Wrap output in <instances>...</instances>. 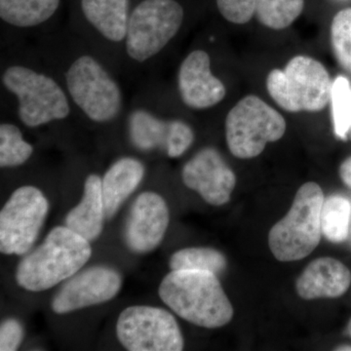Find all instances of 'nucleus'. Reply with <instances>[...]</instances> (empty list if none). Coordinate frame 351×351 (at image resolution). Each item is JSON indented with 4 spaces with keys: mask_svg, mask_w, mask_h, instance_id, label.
I'll return each instance as SVG.
<instances>
[{
    "mask_svg": "<svg viewBox=\"0 0 351 351\" xmlns=\"http://www.w3.org/2000/svg\"><path fill=\"white\" fill-rule=\"evenodd\" d=\"M158 294L177 315L196 326L223 327L234 314L218 276L212 272L172 270L161 281Z\"/></svg>",
    "mask_w": 351,
    "mask_h": 351,
    "instance_id": "obj_1",
    "label": "nucleus"
},
{
    "mask_svg": "<svg viewBox=\"0 0 351 351\" xmlns=\"http://www.w3.org/2000/svg\"><path fill=\"white\" fill-rule=\"evenodd\" d=\"M90 242L66 226L53 228L43 243L22 258L16 271L18 285L29 292L55 287L86 265Z\"/></svg>",
    "mask_w": 351,
    "mask_h": 351,
    "instance_id": "obj_2",
    "label": "nucleus"
},
{
    "mask_svg": "<svg viewBox=\"0 0 351 351\" xmlns=\"http://www.w3.org/2000/svg\"><path fill=\"white\" fill-rule=\"evenodd\" d=\"M324 199L316 182H306L299 189L287 215L269 232V249L276 260L295 262L315 250L322 235L321 210Z\"/></svg>",
    "mask_w": 351,
    "mask_h": 351,
    "instance_id": "obj_3",
    "label": "nucleus"
},
{
    "mask_svg": "<svg viewBox=\"0 0 351 351\" xmlns=\"http://www.w3.org/2000/svg\"><path fill=\"white\" fill-rule=\"evenodd\" d=\"M3 86L18 101L19 119L29 128L66 119L71 114L69 97L57 80L22 64H13L2 73Z\"/></svg>",
    "mask_w": 351,
    "mask_h": 351,
    "instance_id": "obj_4",
    "label": "nucleus"
},
{
    "mask_svg": "<svg viewBox=\"0 0 351 351\" xmlns=\"http://www.w3.org/2000/svg\"><path fill=\"white\" fill-rule=\"evenodd\" d=\"M69 99L95 123H108L119 117L123 94L119 82L98 59L89 54L73 60L64 73Z\"/></svg>",
    "mask_w": 351,
    "mask_h": 351,
    "instance_id": "obj_5",
    "label": "nucleus"
},
{
    "mask_svg": "<svg viewBox=\"0 0 351 351\" xmlns=\"http://www.w3.org/2000/svg\"><path fill=\"white\" fill-rule=\"evenodd\" d=\"M329 73L311 57L291 59L284 71L274 69L267 75V91L279 107L290 112H320L330 101Z\"/></svg>",
    "mask_w": 351,
    "mask_h": 351,
    "instance_id": "obj_6",
    "label": "nucleus"
},
{
    "mask_svg": "<svg viewBox=\"0 0 351 351\" xmlns=\"http://www.w3.org/2000/svg\"><path fill=\"white\" fill-rule=\"evenodd\" d=\"M184 19V8L177 0H141L129 17L127 55L138 64L154 59L177 36Z\"/></svg>",
    "mask_w": 351,
    "mask_h": 351,
    "instance_id": "obj_7",
    "label": "nucleus"
},
{
    "mask_svg": "<svg viewBox=\"0 0 351 351\" xmlns=\"http://www.w3.org/2000/svg\"><path fill=\"white\" fill-rule=\"evenodd\" d=\"M285 131L282 115L253 95L239 101L226 119V143L237 158L260 156L265 145L280 140Z\"/></svg>",
    "mask_w": 351,
    "mask_h": 351,
    "instance_id": "obj_8",
    "label": "nucleus"
},
{
    "mask_svg": "<svg viewBox=\"0 0 351 351\" xmlns=\"http://www.w3.org/2000/svg\"><path fill=\"white\" fill-rule=\"evenodd\" d=\"M49 202L40 189L23 186L16 189L0 212V252L22 256L38 239Z\"/></svg>",
    "mask_w": 351,
    "mask_h": 351,
    "instance_id": "obj_9",
    "label": "nucleus"
},
{
    "mask_svg": "<svg viewBox=\"0 0 351 351\" xmlns=\"http://www.w3.org/2000/svg\"><path fill=\"white\" fill-rule=\"evenodd\" d=\"M117 335L130 351H181L184 346L177 320L160 307H127L117 319Z\"/></svg>",
    "mask_w": 351,
    "mask_h": 351,
    "instance_id": "obj_10",
    "label": "nucleus"
},
{
    "mask_svg": "<svg viewBox=\"0 0 351 351\" xmlns=\"http://www.w3.org/2000/svg\"><path fill=\"white\" fill-rule=\"evenodd\" d=\"M122 287V276L108 265H94L69 277L51 301L57 314H66L110 302Z\"/></svg>",
    "mask_w": 351,
    "mask_h": 351,
    "instance_id": "obj_11",
    "label": "nucleus"
},
{
    "mask_svg": "<svg viewBox=\"0 0 351 351\" xmlns=\"http://www.w3.org/2000/svg\"><path fill=\"white\" fill-rule=\"evenodd\" d=\"M169 221V208L162 196L154 191L141 193L127 217L124 228L127 247L133 253H151L162 242Z\"/></svg>",
    "mask_w": 351,
    "mask_h": 351,
    "instance_id": "obj_12",
    "label": "nucleus"
},
{
    "mask_svg": "<svg viewBox=\"0 0 351 351\" xmlns=\"http://www.w3.org/2000/svg\"><path fill=\"white\" fill-rule=\"evenodd\" d=\"M182 179L184 186L213 206L226 204L237 184L234 173L213 147H205L189 159L182 168Z\"/></svg>",
    "mask_w": 351,
    "mask_h": 351,
    "instance_id": "obj_13",
    "label": "nucleus"
},
{
    "mask_svg": "<svg viewBox=\"0 0 351 351\" xmlns=\"http://www.w3.org/2000/svg\"><path fill=\"white\" fill-rule=\"evenodd\" d=\"M178 89L182 103L193 110H206L225 99L223 83L213 75L211 59L204 50H195L184 58L178 73Z\"/></svg>",
    "mask_w": 351,
    "mask_h": 351,
    "instance_id": "obj_14",
    "label": "nucleus"
},
{
    "mask_svg": "<svg viewBox=\"0 0 351 351\" xmlns=\"http://www.w3.org/2000/svg\"><path fill=\"white\" fill-rule=\"evenodd\" d=\"M351 274L343 263L332 258H320L309 263L295 283L304 300L339 298L350 288Z\"/></svg>",
    "mask_w": 351,
    "mask_h": 351,
    "instance_id": "obj_15",
    "label": "nucleus"
},
{
    "mask_svg": "<svg viewBox=\"0 0 351 351\" xmlns=\"http://www.w3.org/2000/svg\"><path fill=\"white\" fill-rule=\"evenodd\" d=\"M145 167L142 161L126 156L117 159L101 178L106 218L112 219L120 207L144 180Z\"/></svg>",
    "mask_w": 351,
    "mask_h": 351,
    "instance_id": "obj_16",
    "label": "nucleus"
},
{
    "mask_svg": "<svg viewBox=\"0 0 351 351\" xmlns=\"http://www.w3.org/2000/svg\"><path fill=\"white\" fill-rule=\"evenodd\" d=\"M106 219L101 178L90 174L85 180L82 200L66 215L64 226L92 242L100 237Z\"/></svg>",
    "mask_w": 351,
    "mask_h": 351,
    "instance_id": "obj_17",
    "label": "nucleus"
},
{
    "mask_svg": "<svg viewBox=\"0 0 351 351\" xmlns=\"http://www.w3.org/2000/svg\"><path fill=\"white\" fill-rule=\"evenodd\" d=\"M85 20L110 43H124L130 17V0H80Z\"/></svg>",
    "mask_w": 351,
    "mask_h": 351,
    "instance_id": "obj_18",
    "label": "nucleus"
},
{
    "mask_svg": "<svg viewBox=\"0 0 351 351\" xmlns=\"http://www.w3.org/2000/svg\"><path fill=\"white\" fill-rule=\"evenodd\" d=\"M170 120L156 117L151 110L137 108L128 117V134L132 145L138 151L166 149L169 136Z\"/></svg>",
    "mask_w": 351,
    "mask_h": 351,
    "instance_id": "obj_19",
    "label": "nucleus"
},
{
    "mask_svg": "<svg viewBox=\"0 0 351 351\" xmlns=\"http://www.w3.org/2000/svg\"><path fill=\"white\" fill-rule=\"evenodd\" d=\"M60 5L61 0H0V18L7 25L29 29L48 22Z\"/></svg>",
    "mask_w": 351,
    "mask_h": 351,
    "instance_id": "obj_20",
    "label": "nucleus"
},
{
    "mask_svg": "<svg viewBox=\"0 0 351 351\" xmlns=\"http://www.w3.org/2000/svg\"><path fill=\"white\" fill-rule=\"evenodd\" d=\"M228 262L221 252L207 247H191L175 252L171 256L172 270H203L219 276L226 269Z\"/></svg>",
    "mask_w": 351,
    "mask_h": 351,
    "instance_id": "obj_21",
    "label": "nucleus"
},
{
    "mask_svg": "<svg viewBox=\"0 0 351 351\" xmlns=\"http://www.w3.org/2000/svg\"><path fill=\"white\" fill-rule=\"evenodd\" d=\"M350 219V200L339 195L330 196L324 199L321 210V230L328 240L336 243L346 240Z\"/></svg>",
    "mask_w": 351,
    "mask_h": 351,
    "instance_id": "obj_22",
    "label": "nucleus"
},
{
    "mask_svg": "<svg viewBox=\"0 0 351 351\" xmlns=\"http://www.w3.org/2000/svg\"><path fill=\"white\" fill-rule=\"evenodd\" d=\"M304 0H258L256 15L258 22L272 29H283L302 13Z\"/></svg>",
    "mask_w": 351,
    "mask_h": 351,
    "instance_id": "obj_23",
    "label": "nucleus"
},
{
    "mask_svg": "<svg viewBox=\"0 0 351 351\" xmlns=\"http://www.w3.org/2000/svg\"><path fill=\"white\" fill-rule=\"evenodd\" d=\"M34 147L25 141L22 131L13 123L0 125V166L1 168L19 167L31 158Z\"/></svg>",
    "mask_w": 351,
    "mask_h": 351,
    "instance_id": "obj_24",
    "label": "nucleus"
},
{
    "mask_svg": "<svg viewBox=\"0 0 351 351\" xmlns=\"http://www.w3.org/2000/svg\"><path fill=\"white\" fill-rule=\"evenodd\" d=\"M330 101L335 134L346 140L351 125V83L345 76L339 75L332 82Z\"/></svg>",
    "mask_w": 351,
    "mask_h": 351,
    "instance_id": "obj_25",
    "label": "nucleus"
},
{
    "mask_svg": "<svg viewBox=\"0 0 351 351\" xmlns=\"http://www.w3.org/2000/svg\"><path fill=\"white\" fill-rule=\"evenodd\" d=\"M331 43L339 64L351 75V8L339 11L332 19Z\"/></svg>",
    "mask_w": 351,
    "mask_h": 351,
    "instance_id": "obj_26",
    "label": "nucleus"
},
{
    "mask_svg": "<svg viewBox=\"0 0 351 351\" xmlns=\"http://www.w3.org/2000/svg\"><path fill=\"white\" fill-rule=\"evenodd\" d=\"M195 141L193 128L182 120H170L166 152L170 158H178L184 154Z\"/></svg>",
    "mask_w": 351,
    "mask_h": 351,
    "instance_id": "obj_27",
    "label": "nucleus"
},
{
    "mask_svg": "<svg viewBox=\"0 0 351 351\" xmlns=\"http://www.w3.org/2000/svg\"><path fill=\"white\" fill-rule=\"evenodd\" d=\"M221 15L233 24H246L253 18L258 0H216Z\"/></svg>",
    "mask_w": 351,
    "mask_h": 351,
    "instance_id": "obj_28",
    "label": "nucleus"
},
{
    "mask_svg": "<svg viewBox=\"0 0 351 351\" xmlns=\"http://www.w3.org/2000/svg\"><path fill=\"white\" fill-rule=\"evenodd\" d=\"M24 338V326L16 318H7L0 325V350H17Z\"/></svg>",
    "mask_w": 351,
    "mask_h": 351,
    "instance_id": "obj_29",
    "label": "nucleus"
},
{
    "mask_svg": "<svg viewBox=\"0 0 351 351\" xmlns=\"http://www.w3.org/2000/svg\"><path fill=\"white\" fill-rule=\"evenodd\" d=\"M339 175L346 186L351 188V157L346 159L339 168Z\"/></svg>",
    "mask_w": 351,
    "mask_h": 351,
    "instance_id": "obj_30",
    "label": "nucleus"
},
{
    "mask_svg": "<svg viewBox=\"0 0 351 351\" xmlns=\"http://www.w3.org/2000/svg\"><path fill=\"white\" fill-rule=\"evenodd\" d=\"M337 350L351 351V346H339L338 348H337Z\"/></svg>",
    "mask_w": 351,
    "mask_h": 351,
    "instance_id": "obj_31",
    "label": "nucleus"
},
{
    "mask_svg": "<svg viewBox=\"0 0 351 351\" xmlns=\"http://www.w3.org/2000/svg\"><path fill=\"white\" fill-rule=\"evenodd\" d=\"M346 140L351 141V125H350V130H348V134H346Z\"/></svg>",
    "mask_w": 351,
    "mask_h": 351,
    "instance_id": "obj_32",
    "label": "nucleus"
},
{
    "mask_svg": "<svg viewBox=\"0 0 351 351\" xmlns=\"http://www.w3.org/2000/svg\"><path fill=\"white\" fill-rule=\"evenodd\" d=\"M348 332H350V337H351V320L350 322V325H348Z\"/></svg>",
    "mask_w": 351,
    "mask_h": 351,
    "instance_id": "obj_33",
    "label": "nucleus"
},
{
    "mask_svg": "<svg viewBox=\"0 0 351 351\" xmlns=\"http://www.w3.org/2000/svg\"><path fill=\"white\" fill-rule=\"evenodd\" d=\"M338 1L346 2V1H350V0H338Z\"/></svg>",
    "mask_w": 351,
    "mask_h": 351,
    "instance_id": "obj_34",
    "label": "nucleus"
}]
</instances>
